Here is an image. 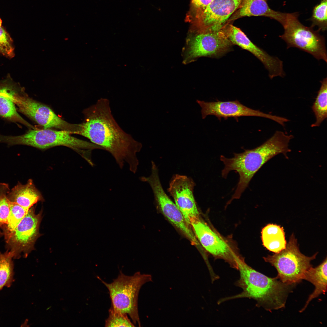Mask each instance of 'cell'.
<instances>
[{
	"mask_svg": "<svg viewBox=\"0 0 327 327\" xmlns=\"http://www.w3.org/2000/svg\"><path fill=\"white\" fill-rule=\"evenodd\" d=\"M298 12L287 13L283 26V33L280 37L286 44L287 48H296L308 53L318 60L327 62L325 37L311 26L302 24Z\"/></svg>",
	"mask_w": 327,
	"mask_h": 327,
	"instance_id": "7",
	"label": "cell"
},
{
	"mask_svg": "<svg viewBox=\"0 0 327 327\" xmlns=\"http://www.w3.org/2000/svg\"><path fill=\"white\" fill-rule=\"evenodd\" d=\"M327 258L317 266L312 267L306 273L303 279L312 284L315 290L309 296L304 307L300 310L302 312L307 308L309 304L313 299L321 294H324L327 291Z\"/></svg>",
	"mask_w": 327,
	"mask_h": 327,
	"instance_id": "19",
	"label": "cell"
},
{
	"mask_svg": "<svg viewBox=\"0 0 327 327\" xmlns=\"http://www.w3.org/2000/svg\"><path fill=\"white\" fill-rule=\"evenodd\" d=\"M7 197L10 202L28 210L37 202L44 201L41 193L31 179L25 184L18 182L8 193Z\"/></svg>",
	"mask_w": 327,
	"mask_h": 327,
	"instance_id": "18",
	"label": "cell"
},
{
	"mask_svg": "<svg viewBox=\"0 0 327 327\" xmlns=\"http://www.w3.org/2000/svg\"><path fill=\"white\" fill-rule=\"evenodd\" d=\"M293 137L292 135L277 130L270 138L255 148L245 150L241 153H234V156L230 158L220 156V160L224 165L222 177L226 178L231 171H235L239 175V180L232 199L240 197L255 173L270 159L280 154L287 157V153L291 151L289 144Z\"/></svg>",
	"mask_w": 327,
	"mask_h": 327,
	"instance_id": "2",
	"label": "cell"
},
{
	"mask_svg": "<svg viewBox=\"0 0 327 327\" xmlns=\"http://www.w3.org/2000/svg\"><path fill=\"white\" fill-rule=\"evenodd\" d=\"M10 190L9 185L0 183V237L3 235V229L7 223L9 214L10 202L7 197Z\"/></svg>",
	"mask_w": 327,
	"mask_h": 327,
	"instance_id": "26",
	"label": "cell"
},
{
	"mask_svg": "<svg viewBox=\"0 0 327 327\" xmlns=\"http://www.w3.org/2000/svg\"><path fill=\"white\" fill-rule=\"evenodd\" d=\"M127 315L111 306L109 310V316L105 321V326L134 327Z\"/></svg>",
	"mask_w": 327,
	"mask_h": 327,
	"instance_id": "27",
	"label": "cell"
},
{
	"mask_svg": "<svg viewBox=\"0 0 327 327\" xmlns=\"http://www.w3.org/2000/svg\"><path fill=\"white\" fill-rule=\"evenodd\" d=\"M13 90L8 87L0 88V116L21 123L31 129L34 126L22 118L17 112L12 98Z\"/></svg>",
	"mask_w": 327,
	"mask_h": 327,
	"instance_id": "21",
	"label": "cell"
},
{
	"mask_svg": "<svg viewBox=\"0 0 327 327\" xmlns=\"http://www.w3.org/2000/svg\"><path fill=\"white\" fill-rule=\"evenodd\" d=\"M29 210L17 203L10 202L9 214L7 223L3 230L5 240L26 214Z\"/></svg>",
	"mask_w": 327,
	"mask_h": 327,
	"instance_id": "24",
	"label": "cell"
},
{
	"mask_svg": "<svg viewBox=\"0 0 327 327\" xmlns=\"http://www.w3.org/2000/svg\"><path fill=\"white\" fill-rule=\"evenodd\" d=\"M321 85L312 107L316 118V121L312 127L319 126L327 116V79L326 77L320 81Z\"/></svg>",
	"mask_w": 327,
	"mask_h": 327,
	"instance_id": "22",
	"label": "cell"
},
{
	"mask_svg": "<svg viewBox=\"0 0 327 327\" xmlns=\"http://www.w3.org/2000/svg\"><path fill=\"white\" fill-rule=\"evenodd\" d=\"M0 54L8 58L15 56L13 40L9 34L2 25L0 19Z\"/></svg>",
	"mask_w": 327,
	"mask_h": 327,
	"instance_id": "28",
	"label": "cell"
},
{
	"mask_svg": "<svg viewBox=\"0 0 327 327\" xmlns=\"http://www.w3.org/2000/svg\"><path fill=\"white\" fill-rule=\"evenodd\" d=\"M12 99L19 111L43 128H55L78 134L80 124L68 123L58 116L49 107L25 94L13 91Z\"/></svg>",
	"mask_w": 327,
	"mask_h": 327,
	"instance_id": "8",
	"label": "cell"
},
{
	"mask_svg": "<svg viewBox=\"0 0 327 327\" xmlns=\"http://www.w3.org/2000/svg\"><path fill=\"white\" fill-rule=\"evenodd\" d=\"M264 246L269 251L278 253L285 248L287 242L282 227L273 224L264 227L261 232Z\"/></svg>",
	"mask_w": 327,
	"mask_h": 327,
	"instance_id": "20",
	"label": "cell"
},
{
	"mask_svg": "<svg viewBox=\"0 0 327 327\" xmlns=\"http://www.w3.org/2000/svg\"><path fill=\"white\" fill-rule=\"evenodd\" d=\"M287 13L272 9L264 0H243L240 7L230 17L227 23L243 17L262 16L274 20L283 26L286 22Z\"/></svg>",
	"mask_w": 327,
	"mask_h": 327,
	"instance_id": "17",
	"label": "cell"
},
{
	"mask_svg": "<svg viewBox=\"0 0 327 327\" xmlns=\"http://www.w3.org/2000/svg\"><path fill=\"white\" fill-rule=\"evenodd\" d=\"M327 0H322L314 7L309 19L312 22L311 26H317L319 31L324 32L327 30Z\"/></svg>",
	"mask_w": 327,
	"mask_h": 327,
	"instance_id": "25",
	"label": "cell"
},
{
	"mask_svg": "<svg viewBox=\"0 0 327 327\" xmlns=\"http://www.w3.org/2000/svg\"><path fill=\"white\" fill-rule=\"evenodd\" d=\"M83 114L84 120L80 124L78 134L109 152L121 168L126 164L130 170L135 173L139 163L137 154L142 144L118 125L112 114L109 100L99 99Z\"/></svg>",
	"mask_w": 327,
	"mask_h": 327,
	"instance_id": "1",
	"label": "cell"
},
{
	"mask_svg": "<svg viewBox=\"0 0 327 327\" xmlns=\"http://www.w3.org/2000/svg\"><path fill=\"white\" fill-rule=\"evenodd\" d=\"M69 132L51 128L31 129L25 134L18 136L0 135V143L10 145L21 144L45 150L57 146H64L78 153L89 164L92 165V151L103 148L92 142L74 137Z\"/></svg>",
	"mask_w": 327,
	"mask_h": 327,
	"instance_id": "4",
	"label": "cell"
},
{
	"mask_svg": "<svg viewBox=\"0 0 327 327\" xmlns=\"http://www.w3.org/2000/svg\"><path fill=\"white\" fill-rule=\"evenodd\" d=\"M317 254L316 253L312 256H307L302 254L292 234L285 249L263 259L276 269V278L284 283L294 285L303 279L306 272L312 267L311 262L315 259Z\"/></svg>",
	"mask_w": 327,
	"mask_h": 327,
	"instance_id": "6",
	"label": "cell"
},
{
	"mask_svg": "<svg viewBox=\"0 0 327 327\" xmlns=\"http://www.w3.org/2000/svg\"><path fill=\"white\" fill-rule=\"evenodd\" d=\"M242 1L213 0L204 10L197 15L198 33L221 29L239 8Z\"/></svg>",
	"mask_w": 327,
	"mask_h": 327,
	"instance_id": "13",
	"label": "cell"
},
{
	"mask_svg": "<svg viewBox=\"0 0 327 327\" xmlns=\"http://www.w3.org/2000/svg\"><path fill=\"white\" fill-rule=\"evenodd\" d=\"M265 0V1H266V0Z\"/></svg>",
	"mask_w": 327,
	"mask_h": 327,
	"instance_id": "30",
	"label": "cell"
},
{
	"mask_svg": "<svg viewBox=\"0 0 327 327\" xmlns=\"http://www.w3.org/2000/svg\"><path fill=\"white\" fill-rule=\"evenodd\" d=\"M201 107L202 118L204 119L207 116L213 115L220 121L222 118L226 120L229 117L234 118L238 121V118L243 116H255L270 119L282 126L289 121L287 119L276 115L264 113L259 110L249 108L241 104L238 100L222 101L205 102L197 100Z\"/></svg>",
	"mask_w": 327,
	"mask_h": 327,
	"instance_id": "11",
	"label": "cell"
},
{
	"mask_svg": "<svg viewBox=\"0 0 327 327\" xmlns=\"http://www.w3.org/2000/svg\"><path fill=\"white\" fill-rule=\"evenodd\" d=\"M42 211L36 214L32 206L6 240L7 246L14 258H18L23 253L25 257L34 249L35 243L41 236L39 232Z\"/></svg>",
	"mask_w": 327,
	"mask_h": 327,
	"instance_id": "9",
	"label": "cell"
},
{
	"mask_svg": "<svg viewBox=\"0 0 327 327\" xmlns=\"http://www.w3.org/2000/svg\"><path fill=\"white\" fill-rule=\"evenodd\" d=\"M151 174L148 177H140V180L147 183L152 190L156 201L161 211L173 224L180 230L193 245H198V242L190 226L175 203L164 191L159 179L157 168H151Z\"/></svg>",
	"mask_w": 327,
	"mask_h": 327,
	"instance_id": "10",
	"label": "cell"
},
{
	"mask_svg": "<svg viewBox=\"0 0 327 327\" xmlns=\"http://www.w3.org/2000/svg\"><path fill=\"white\" fill-rule=\"evenodd\" d=\"M13 255L9 250L0 253V291L4 287H9L13 281Z\"/></svg>",
	"mask_w": 327,
	"mask_h": 327,
	"instance_id": "23",
	"label": "cell"
},
{
	"mask_svg": "<svg viewBox=\"0 0 327 327\" xmlns=\"http://www.w3.org/2000/svg\"><path fill=\"white\" fill-rule=\"evenodd\" d=\"M224 29L227 37L233 44L249 51L261 61L267 70L270 79L277 77H285L286 74L283 61L278 57L269 55L255 45L240 29L230 23L225 25Z\"/></svg>",
	"mask_w": 327,
	"mask_h": 327,
	"instance_id": "14",
	"label": "cell"
},
{
	"mask_svg": "<svg viewBox=\"0 0 327 327\" xmlns=\"http://www.w3.org/2000/svg\"><path fill=\"white\" fill-rule=\"evenodd\" d=\"M98 278L109 291L111 306L128 315L134 324L141 326L138 309V294L142 286L151 281V276L138 272L128 276L120 271L117 277L110 283Z\"/></svg>",
	"mask_w": 327,
	"mask_h": 327,
	"instance_id": "5",
	"label": "cell"
},
{
	"mask_svg": "<svg viewBox=\"0 0 327 327\" xmlns=\"http://www.w3.org/2000/svg\"><path fill=\"white\" fill-rule=\"evenodd\" d=\"M224 27L217 31L198 33L192 38L188 48V58L218 57L227 52L233 44L227 37Z\"/></svg>",
	"mask_w": 327,
	"mask_h": 327,
	"instance_id": "15",
	"label": "cell"
},
{
	"mask_svg": "<svg viewBox=\"0 0 327 327\" xmlns=\"http://www.w3.org/2000/svg\"><path fill=\"white\" fill-rule=\"evenodd\" d=\"M237 263L239 278L235 285L242 291L220 299L218 304L232 299L247 298L255 300L257 306L269 311L285 307L293 285L284 283L276 277H268L249 266L241 257L238 259Z\"/></svg>",
	"mask_w": 327,
	"mask_h": 327,
	"instance_id": "3",
	"label": "cell"
},
{
	"mask_svg": "<svg viewBox=\"0 0 327 327\" xmlns=\"http://www.w3.org/2000/svg\"><path fill=\"white\" fill-rule=\"evenodd\" d=\"M194 233L203 248L215 258L224 260L232 268L238 270L237 260L229 245L199 218L191 223Z\"/></svg>",
	"mask_w": 327,
	"mask_h": 327,
	"instance_id": "12",
	"label": "cell"
},
{
	"mask_svg": "<svg viewBox=\"0 0 327 327\" xmlns=\"http://www.w3.org/2000/svg\"><path fill=\"white\" fill-rule=\"evenodd\" d=\"M195 185L191 178L177 174L173 177L168 189L175 203L190 226L192 221L199 218L193 194Z\"/></svg>",
	"mask_w": 327,
	"mask_h": 327,
	"instance_id": "16",
	"label": "cell"
},
{
	"mask_svg": "<svg viewBox=\"0 0 327 327\" xmlns=\"http://www.w3.org/2000/svg\"><path fill=\"white\" fill-rule=\"evenodd\" d=\"M213 0H191L192 5L193 7L197 10V14L204 10Z\"/></svg>",
	"mask_w": 327,
	"mask_h": 327,
	"instance_id": "29",
	"label": "cell"
}]
</instances>
